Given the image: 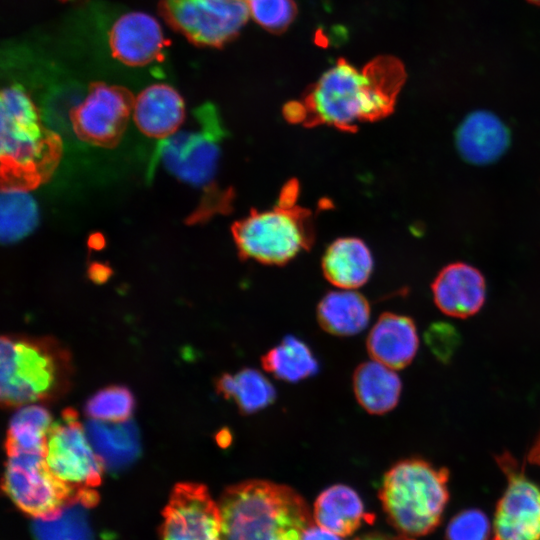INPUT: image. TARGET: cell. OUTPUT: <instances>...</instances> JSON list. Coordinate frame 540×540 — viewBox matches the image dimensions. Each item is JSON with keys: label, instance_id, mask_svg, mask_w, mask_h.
I'll use <instances>...</instances> for the list:
<instances>
[{"label": "cell", "instance_id": "15", "mask_svg": "<svg viewBox=\"0 0 540 540\" xmlns=\"http://www.w3.org/2000/svg\"><path fill=\"white\" fill-rule=\"evenodd\" d=\"M432 293L435 304L444 314L466 318L476 314L485 302V279L471 265L452 263L436 276Z\"/></svg>", "mask_w": 540, "mask_h": 540}, {"label": "cell", "instance_id": "36", "mask_svg": "<svg viewBox=\"0 0 540 540\" xmlns=\"http://www.w3.org/2000/svg\"><path fill=\"white\" fill-rule=\"evenodd\" d=\"M528 2L532 3V4H535V5H539L540 6V0H527Z\"/></svg>", "mask_w": 540, "mask_h": 540}, {"label": "cell", "instance_id": "26", "mask_svg": "<svg viewBox=\"0 0 540 540\" xmlns=\"http://www.w3.org/2000/svg\"><path fill=\"white\" fill-rule=\"evenodd\" d=\"M51 425L52 417L43 407L33 405L18 410L7 432V454L33 452L46 455L47 435Z\"/></svg>", "mask_w": 540, "mask_h": 540}, {"label": "cell", "instance_id": "13", "mask_svg": "<svg viewBox=\"0 0 540 540\" xmlns=\"http://www.w3.org/2000/svg\"><path fill=\"white\" fill-rule=\"evenodd\" d=\"M162 540H222L219 505L198 483H178L163 511Z\"/></svg>", "mask_w": 540, "mask_h": 540}, {"label": "cell", "instance_id": "32", "mask_svg": "<svg viewBox=\"0 0 540 540\" xmlns=\"http://www.w3.org/2000/svg\"><path fill=\"white\" fill-rule=\"evenodd\" d=\"M302 540H341V538L315 523L306 528Z\"/></svg>", "mask_w": 540, "mask_h": 540}, {"label": "cell", "instance_id": "25", "mask_svg": "<svg viewBox=\"0 0 540 540\" xmlns=\"http://www.w3.org/2000/svg\"><path fill=\"white\" fill-rule=\"evenodd\" d=\"M264 370L286 382L315 375L319 365L310 348L294 336H286L261 358Z\"/></svg>", "mask_w": 540, "mask_h": 540}, {"label": "cell", "instance_id": "17", "mask_svg": "<svg viewBox=\"0 0 540 540\" xmlns=\"http://www.w3.org/2000/svg\"><path fill=\"white\" fill-rule=\"evenodd\" d=\"M370 357L392 369H402L414 359L419 339L413 320L395 313H383L367 338Z\"/></svg>", "mask_w": 540, "mask_h": 540}, {"label": "cell", "instance_id": "3", "mask_svg": "<svg viewBox=\"0 0 540 540\" xmlns=\"http://www.w3.org/2000/svg\"><path fill=\"white\" fill-rule=\"evenodd\" d=\"M0 111L2 189H31L56 167L60 140L42 126L36 105L18 83L2 89Z\"/></svg>", "mask_w": 540, "mask_h": 540}, {"label": "cell", "instance_id": "9", "mask_svg": "<svg viewBox=\"0 0 540 540\" xmlns=\"http://www.w3.org/2000/svg\"><path fill=\"white\" fill-rule=\"evenodd\" d=\"M90 445L76 411L64 410L47 435L45 458L50 471L74 489H95L104 465Z\"/></svg>", "mask_w": 540, "mask_h": 540}, {"label": "cell", "instance_id": "18", "mask_svg": "<svg viewBox=\"0 0 540 540\" xmlns=\"http://www.w3.org/2000/svg\"><path fill=\"white\" fill-rule=\"evenodd\" d=\"M132 114L143 134L164 140L175 134L182 124L185 105L173 87L158 83L145 88L136 96Z\"/></svg>", "mask_w": 540, "mask_h": 540}, {"label": "cell", "instance_id": "27", "mask_svg": "<svg viewBox=\"0 0 540 540\" xmlns=\"http://www.w3.org/2000/svg\"><path fill=\"white\" fill-rule=\"evenodd\" d=\"M0 232L3 243L21 240L36 227L39 219L32 196L21 189H2Z\"/></svg>", "mask_w": 540, "mask_h": 540}, {"label": "cell", "instance_id": "11", "mask_svg": "<svg viewBox=\"0 0 540 540\" xmlns=\"http://www.w3.org/2000/svg\"><path fill=\"white\" fill-rule=\"evenodd\" d=\"M203 130L180 131L162 140L160 159L165 168L180 180L195 185H208L216 173L219 160V139L223 130L214 109L201 110Z\"/></svg>", "mask_w": 540, "mask_h": 540}, {"label": "cell", "instance_id": "7", "mask_svg": "<svg viewBox=\"0 0 540 540\" xmlns=\"http://www.w3.org/2000/svg\"><path fill=\"white\" fill-rule=\"evenodd\" d=\"M7 456L2 488L21 511L36 520L55 519L72 503L90 508L98 502L95 489L77 490L60 481L44 454L15 452Z\"/></svg>", "mask_w": 540, "mask_h": 540}, {"label": "cell", "instance_id": "24", "mask_svg": "<svg viewBox=\"0 0 540 540\" xmlns=\"http://www.w3.org/2000/svg\"><path fill=\"white\" fill-rule=\"evenodd\" d=\"M216 391L233 400L243 414H252L271 405L276 391L258 370L245 368L236 374H223L216 380Z\"/></svg>", "mask_w": 540, "mask_h": 540}, {"label": "cell", "instance_id": "14", "mask_svg": "<svg viewBox=\"0 0 540 540\" xmlns=\"http://www.w3.org/2000/svg\"><path fill=\"white\" fill-rule=\"evenodd\" d=\"M112 56L122 64L142 67L160 61L166 46L156 19L142 12L120 16L108 34Z\"/></svg>", "mask_w": 540, "mask_h": 540}, {"label": "cell", "instance_id": "28", "mask_svg": "<svg viewBox=\"0 0 540 540\" xmlns=\"http://www.w3.org/2000/svg\"><path fill=\"white\" fill-rule=\"evenodd\" d=\"M82 503H72L52 520H37L33 532L37 540H90L91 533Z\"/></svg>", "mask_w": 540, "mask_h": 540}, {"label": "cell", "instance_id": "22", "mask_svg": "<svg viewBox=\"0 0 540 540\" xmlns=\"http://www.w3.org/2000/svg\"><path fill=\"white\" fill-rule=\"evenodd\" d=\"M402 384L394 369L377 361L364 362L353 375L358 403L370 414H384L398 403Z\"/></svg>", "mask_w": 540, "mask_h": 540}, {"label": "cell", "instance_id": "1", "mask_svg": "<svg viewBox=\"0 0 540 540\" xmlns=\"http://www.w3.org/2000/svg\"><path fill=\"white\" fill-rule=\"evenodd\" d=\"M405 80V68L393 56H379L361 71L341 58L301 101L286 105L284 114L289 121L305 126L353 131L361 123L388 116Z\"/></svg>", "mask_w": 540, "mask_h": 540}, {"label": "cell", "instance_id": "34", "mask_svg": "<svg viewBox=\"0 0 540 540\" xmlns=\"http://www.w3.org/2000/svg\"><path fill=\"white\" fill-rule=\"evenodd\" d=\"M528 461L540 465V434L528 453Z\"/></svg>", "mask_w": 540, "mask_h": 540}, {"label": "cell", "instance_id": "6", "mask_svg": "<svg viewBox=\"0 0 540 540\" xmlns=\"http://www.w3.org/2000/svg\"><path fill=\"white\" fill-rule=\"evenodd\" d=\"M295 185H289L279 205L252 211L232 226L241 256L264 264H284L311 246V213L292 201Z\"/></svg>", "mask_w": 540, "mask_h": 540}, {"label": "cell", "instance_id": "23", "mask_svg": "<svg viewBox=\"0 0 540 540\" xmlns=\"http://www.w3.org/2000/svg\"><path fill=\"white\" fill-rule=\"evenodd\" d=\"M317 319L323 330L335 336H352L370 319V305L360 293L344 289L326 294L318 304Z\"/></svg>", "mask_w": 540, "mask_h": 540}, {"label": "cell", "instance_id": "35", "mask_svg": "<svg viewBox=\"0 0 540 540\" xmlns=\"http://www.w3.org/2000/svg\"><path fill=\"white\" fill-rule=\"evenodd\" d=\"M217 442L221 447H226L231 443V434L228 430H222L217 434Z\"/></svg>", "mask_w": 540, "mask_h": 540}, {"label": "cell", "instance_id": "19", "mask_svg": "<svg viewBox=\"0 0 540 540\" xmlns=\"http://www.w3.org/2000/svg\"><path fill=\"white\" fill-rule=\"evenodd\" d=\"M86 435L105 468L119 471L133 463L140 453V438L130 420L107 423L89 420Z\"/></svg>", "mask_w": 540, "mask_h": 540}, {"label": "cell", "instance_id": "12", "mask_svg": "<svg viewBox=\"0 0 540 540\" xmlns=\"http://www.w3.org/2000/svg\"><path fill=\"white\" fill-rule=\"evenodd\" d=\"M134 100L126 88L103 82L90 84L70 116L75 134L89 144L114 146L127 126Z\"/></svg>", "mask_w": 540, "mask_h": 540}, {"label": "cell", "instance_id": "2", "mask_svg": "<svg viewBox=\"0 0 540 540\" xmlns=\"http://www.w3.org/2000/svg\"><path fill=\"white\" fill-rule=\"evenodd\" d=\"M222 540H302L312 524L304 499L265 480L228 487L219 500Z\"/></svg>", "mask_w": 540, "mask_h": 540}, {"label": "cell", "instance_id": "10", "mask_svg": "<svg viewBox=\"0 0 540 540\" xmlns=\"http://www.w3.org/2000/svg\"><path fill=\"white\" fill-rule=\"evenodd\" d=\"M496 461L507 486L496 506L492 540H540V485L508 452Z\"/></svg>", "mask_w": 540, "mask_h": 540}, {"label": "cell", "instance_id": "20", "mask_svg": "<svg viewBox=\"0 0 540 540\" xmlns=\"http://www.w3.org/2000/svg\"><path fill=\"white\" fill-rule=\"evenodd\" d=\"M373 269L369 248L357 238L334 241L322 259L325 278L341 289H355L367 282Z\"/></svg>", "mask_w": 540, "mask_h": 540}, {"label": "cell", "instance_id": "30", "mask_svg": "<svg viewBox=\"0 0 540 540\" xmlns=\"http://www.w3.org/2000/svg\"><path fill=\"white\" fill-rule=\"evenodd\" d=\"M247 2L254 20L273 33L285 31L297 13L293 0H247Z\"/></svg>", "mask_w": 540, "mask_h": 540}, {"label": "cell", "instance_id": "33", "mask_svg": "<svg viewBox=\"0 0 540 540\" xmlns=\"http://www.w3.org/2000/svg\"><path fill=\"white\" fill-rule=\"evenodd\" d=\"M354 540H414L412 537L406 536V535H398V536H391V535H384V534H368L364 535L362 537L356 538Z\"/></svg>", "mask_w": 540, "mask_h": 540}, {"label": "cell", "instance_id": "21", "mask_svg": "<svg viewBox=\"0 0 540 540\" xmlns=\"http://www.w3.org/2000/svg\"><path fill=\"white\" fill-rule=\"evenodd\" d=\"M313 518L317 525L340 536L351 535L373 516L366 514L359 495L345 485H334L324 490L314 504Z\"/></svg>", "mask_w": 540, "mask_h": 540}, {"label": "cell", "instance_id": "5", "mask_svg": "<svg viewBox=\"0 0 540 540\" xmlns=\"http://www.w3.org/2000/svg\"><path fill=\"white\" fill-rule=\"evenodd\" d=\"M449 471L420 458L399 461L385 474L380 499L391 524L415 537L432 532L449 500Z\"/></svg>", "mask_w": 540, "mask_h": 540}, {"label": "cell", "instance_id": "8", "mask_svg": "<svg viewBox=\"0 0 540 540\" xmlns=\"http://www.w3.org/2000/svg\"><path fill=\"white\" fill-rule=\"evenodd\" d=\"M160 12L189 41L209 47L234 39L250 15L247 0H161Z\"/></svg>", "mask_w": 540, "mask_h": 540}, {"label": "cell", "instance_id": "16", "mask_svg": "<svg viewBox=\"0 0 540 540\" xmlns=\"http://www.w3.org/2000/svg\"><path fill=\"white\" fill-rule=\"evenodd\" d=\"M510 143L506 125L489 111H475L465 117L456 131V146L462 158L474 165L499 159Z\"/></svg>", "mask_w": 540, "mask_h": 540}, {"label": "cell", "instance_id": "37", "mask_svg": "<svg viewBox=\"0 0 540 540\" xmlns=\"http://www.w3.org/2000/svg\"><path fill=\"white\" fill-rule=\"evenodd\" d=\"M63 1H66V0H63Z\"/></svg>", "mask_w": 540, "mask_h": 540}, {"label": "cell", "instance_id": "29", "mask_svg": "<svg viewBox=\"0 0 540 540\" xmlns=\"http://www.w3.org/2000/svg\"><path fill=\"white\" fill-rule=\"evenodd\" d=\"M135 407L134 396L123 386H110L94 394L86 403L85 412L101 421L128 420Z\"/></svg>", "mask_w": 540, "mask_h": 540}, {"label": "cell", "instance_id": "4", "mask_svg": "<svg viewBox=\"0 0 540 540\" xmlns=\"http://www.w3.org/2000/svg\"><path fill=\"white\" fill-rule=\"evenodd\" d=\"M0 362L3 406L55 400L69 387L71 356L54 338L4 335Z\"/></svg>", "mask_w": 540, "mask_h": 540}, {"label": "cell", "instance_id": "31", "mask_svg": "<svg viewBox=\"0 0 540 540\" xmlns=\"http://www.w3.org/2000/svg\"><path fill=\"white\" fill-rule=\"evenodd\" d=\"M490 522L480 510H464L455 515L446 529L447 540H489Z\"/></svg>", "mask_w": 540, "mask_h": 540}]
</instances>
